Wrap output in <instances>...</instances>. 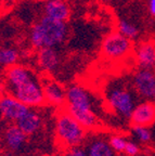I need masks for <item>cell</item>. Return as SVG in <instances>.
<instances>
[{
	"label": "cell",
	"mask_w": 155,
	"mask_h": 156,
	"mask_svg": "<svg viewBox=\"0 0 155 156\" xmlns=\"http://www.w3.org/2000/svg\"><path fill=\"white\" fill-rule=\"evenodd\" d=\"M3 83L5 93L27 106L40 107L46 104L41 78L27 65L16 63L5 68Z\"/></svg>",
	"instance_id": "obj_1"
},
{
	"label": "cell",
	"mask_w": 155,
	"mask_h": 156,
	"mask_svg": "<svg viewBox=\"0 0 155 156\" xmlns=\"http://www.w3.org/2000/svg\"><path fill=\"white\" fill-rule=\"evenodd\" d=\"M70 36L67 22H60L41 14L28 30L29 46L38 50L41 48H60Z\"/></svg>",
	"instance_id": "obj_2"
},
{
	"label": "cell",
	"mask_w": 155,
	"mask_h": 156,
	"mask_svg": "<svg viewBox=\"0 0 155 156\" xmlns=\"http://www.w3.org/2000/svg\"><path fill=\"white\" fill-rule=\"evenodd\" d=\"M138 94L130 81L113 80L105 89V101L111 111L121 119L129 120L133 108L139 103Z\"/></svg>",
	"instance_id": "obj_3"
},
{
	"label": "cell",
	"mask_w": 155,
	"mask_h": 156,
	"mask_svg": "<svg viewBox=\"0 0 155 156\" xmlns=\"http://www.w3.org/2000/svg\"><path fill=\"white\" fill-rule=\"evenodd\" d=\"M56 136L58 142L66 149L82 145L87 138V129L82 127L62 106L56 119Z\"/></svg>",
	"instance_id": "obj_4"
},
{
	"label": "cell",
	"mask_w": 155,
	"mask_h": 156,
	"mask_svg": "<svg viewBox=\"0 0 155 156\" xmlns=\"http://www.w3.org/2000/svg\"><path fill=\"white\" fill-rule=\"evenodd\" d=\"M133 41L117 30L111 32L104 37L100 46V53L111 62L125 61L132 55Z\"/></svg>",
	"instance_id": "obj_5"
},
{
	"label": "cell",
	"mask_w": 155,
	"mask_h": 156,
	"mask_svg": "<svg viewBox=\"0 0 155 156\" xmlns=\"http://www.w3.org/2000/svg\"><path fill=\"white\" fill-rule=\"evenodd\" d=\"M96 99L87 88L79 83H72L66 87L64 108L66 111H95Z\"/></svg>",
	"instance_id": "obj_6"
},
{
	"label": "cell",
	"mask_w": 155,
	"mask_h": 156,
	"mask_svg": "<svg viewBox=\"0 0 155 156\" xmlns=\"http://www.w3.org/2000/svg\"><path fill=\"white\" fill-rule=\"evenodd\" d=\"M130 85L141 100L155 102V71L138 68L130 77Z\"/></svg>",
	"instance_id": "obj_7"
},
{
	"label": "cell",
	"mask_w": 155,
	"mask_h": 156,
	"mask_svg": "<svg viewBox=\"0 0 155 156\" xmlns=\"http://www.w3.org/2000/svg\"><path fill=\"white\" fill-rule=\"evenodd\" d=\"M135 63L138 68H155V40L143 39L133 46L132 52Z\"/></svg>",
	"instance_id": "obj_8"
},
{
	"label": "cell",
	"mask_w": 155,
	"mask_h": 156,
	"mask_svg": "<svg viewBox=\"0 0 155 156\" xmlns=\"http://www.w3.org/2000/svg\"><path fill=\"white\" fill-rule=\"evenodd\" d=\"M29 110V106L12 95L5 93L0 95V118L14 124L20 117Z\"/></svg>",
	"instance_id": "obj_9"
},
{
	"label": "cell",
	"mask_w": 155,
	"mask_h": 156,
	"mask_svg": "<svg viewBox=\"0 0 155 156\" xmlns=\"http://www.w3.org/2000/svg\"><path fill=\"white\" fill-rule=\"evenodd\" d=\"M37 67L46 74H53L62 63V56L59 48H41L36 50L35 55Z\"/></svg>",
	"instance_id": "obj_10"
},
{
	"label": "cell",
	"mask_w": 155,
	"mask_h": 156,
	"mask_svg": "<svg viewBox=\"0 0 155 156\" xmlns=\"http://www.w3.org/2000/svg\"><path fill=\"white\" fill-rule=\"evenodd\" d=\"M42 89L46 104L53 105V106L62 107L65 105L66 88L62 86L58 80H54L52 77L41 78Z\"/></svg>",
	"instance_id": "obj_11"
},
{
	"label": "cell",
	"mask_w": 155,
	"mask_h": 156,
	"mask_svg": "<svg viewBox=\"0 0 155 156\" xmlns=\"http://www.w3.org/2000/svg\"><path fill=\"white\" fill-rule=\"evenodd\" d=\"M131 126L151 127L155 122V102L142 100L135 106L130 116Z\"/></svg>",
	"instance_id": "obj_12"
},
{
	"label": "cell",
	"mask_w": 155,
	"mask_h": 156,
	"mask_svg": "<svg viewBox=\"0 0 155 156\" xmlns=\"http://www.w3.org/2000/svg\"><path fill=\"white\" fill-rule=\"evenodd\" d=\"M42 15L60 22H68L72 16V7L68 1L45 0L42 5Z\"/></svg>",
	"instance_id": "obj_13"
},
{
	"label": "cell",
	"mask_w": 155,
	"mask_h": 156,
	"mask_svg": "<svg viewBox=\"0 0 155 156\" xmlns=\"http://www.w3.org/2000/svg\"><path fill=\"white\" fill-rule=\"evenodd\" d=\"M82 145L85 147L87 156H117V153L110 145L109 138L101 134L92 136L89 139L86 138Z\"/></svg>",
	"instance_id": "obj_14"
},
{
	"label": "cell",
	"mask_w": 155,
	"mask_h": 156,
	"mask_svg": "<svg viewBox=\"0 0 155 156\" xmlns=\"http://www.w3.org/2000/svg\"><path fill=\"white\" fill-rule=\"evenodd\" d=\"M26 136H33L40 130L42 126V117L35 107H29V110L24 115L20 117L14 122Z\"/></svg>",
	"instance_id": "obj_15"
},
{
	"label": "cell",
	"mask_w": 155,
	"mask_h": 156,
	"mask_svg": "<svg viewBox=\"0 0 155 156\" xmlns=\"http://www.w3.org/2000/svg\"><path fill=\"white\" fill-rule=\"evenodd\" d=\"M27 136L15 124L10 125L3 132V140L10 152L17 153L25 146Z\"/></svg>",
	"instance_id": "obj_16"
},
{
	"label": "cell",
	"mask_w": 155,
	"mask_h": 156,
	"mask_svg": "<svg viewBox=\"0 0 155 156\" xmlns=\"http://www.w3.org/2000/svg\"><path fill=\"white\" fill-rule=\"evenodd\" d=\"M23 55V52L13 44L0 46V67L8 68L19 63Z\"/></svg>",
	"instance_id": "obj_17"
},
{
	"label": "cell",
	"mask_w": 155,
	"mask_h": 156,
	"mask_svg": "<svg viewBox=\"0 0 155 156\" xmlns=\"http://www.w3.org/2000/svg\"><path fill=\"white\" fill-rule=\"evenodd\" d=\"M116 30L132 41H136L141 36V27L129 17L121 16L117 20Z\"/></svg>",
	"instance_id": "obj_18"
},
{
	"label": "cell",
	"mask_w": 155,
	"mask_h": 156,
	"mask_svg": "<svg viewBox=\"0 0 155 156\" xmlns=\"http://www.w3.org/2000/svg\"><path fill=\"white\" fill-rule=\"evenodd\" d=\"M131 132L133 136L137 139V141L141 144H148L152 140V131L150 127L146 126H132Z\"/></svg>",
	"instance_id": "obj_19"
},
{
	"label": "cell",
	"mask_w": 155,
	"mask_h": 156,
	"mask_svg": "<svg viewBox=\"0 0 155 156\" xmlns=\"http://www.w3.org/2000/svg\"><path fill=\"white\" fill-rule=\"evenodd\" d=\"M127 141L128 140L124 136H121V134H113V136H111L109 138L110 145L112 146V149L114 150L116 153H124Z\"/></svg>",
	"instance_id": "obj_20"
},
{
	"label": "cell",
	"mask_w": 155,
	"mask_h": 156,
	"mask_svg": "<svg viewBox=\"0 0 155 156\" xmlns=\"http://www.w3.org/2000/svg\"><path fill=\"white\" fill-rule=\"evenodd\" d=\"M140 146L133 141H127V144L124 150V154L126 156H136L140 154Z\"/></svg>",
	"instance_id": "obj_21"
},
{
	"label": "cell",
	"mask_w": 155,
	"mask_h": 156,
	"mask_svg": "<svg viewBox=\"0 0 155 156\" xmlns=\"http://www.w3.org/2000/svg\"><path fill=\"white\" fill-rule=\"evenodd\" d=\"M65 156H87V153H86L84 145H78L70 147L65 153Z\"/></svg>",
	"instance_id": "obj_22"
},
{
	"label": "cell",
	"mask_w": 155,
	"mask_h": 156,
	"mask_svg": "<svg viewBox=\"0 0 155 156\" xmlns=\"http://www.w3.org/2000/svg\"><path fill=\"white\" fill-rule=\"evenodd\" d=\"M146 12L151 17H155V0H146Z\"/></svg>",
	"instance_id": "obj_23"
},
{
	"label": "cell",
	"mask_w": 155,
	"mask_h": 156,
	"mask_svg": "<svg viewBox=\"0 0 155 156\" xmlns=\"http://www.w3.org/2000/svg\"><path fill=\"white\" fill-rule=\"evenodd\" d=\"M99 2L103 3V5H112V3H115L119 0H98Z\"/></svg>",
	"instance_id": "obj_24"
},
{
	"label": "cell",
	"mask_w": 155,
	"mask_h": 156,
	"mask_svg": "<svg viewBox=\"0 0 155 156\" xmlns=\"http://www.w3.org/2000/svg\"><path fill=\"white\" fill-rule=\"evenodd\" d=\"M1 156H13V154H12V152H5V153H3Z\"/></svg>",
	"instance_id": "obj_25"
},
{
	"label": "cell",
	"mask_w": 155,
	"mask_h": 156,
	"mask_svg": "<svg viewBox=\"0 0 155 156\" xmlns=\"http://www.w3.org/2000/svg\"><path fill=\"white\" fill-rule=\"evenodd\" d=\"M59 1H67V0H59Z\"/></svg>",
	"instance_id": "obj_26"
},
{
	"label": "cell",
	"mask_w": 155,
	"mask_h": 156,
	"mask_svg": "<svg viewBox=\"0 0 155 156\" xmlns=\"http://www.w3.org/2000/svg\"><path fill=\"white\" fill-rule=\"evenodd\" d=\"M136 156H143V155H140V154H139V155H136Z\"/></svg>",
	"instance_id": "obj_27"
},
{
	"label": "cell",
	"mask_w": 155,
	"mask_h": 156,
	"mask_svg": "<svg viewBox=\"0 0 155 156\" xmlns=\"http://www.w3.org/2000/svg\"><path fill=\"white\" fill-rule=\"evenodd\" d=\"M154 156H155V155H154Z\"/></svg>",
	"instance_id": "obj_28"
}]
</instances>
